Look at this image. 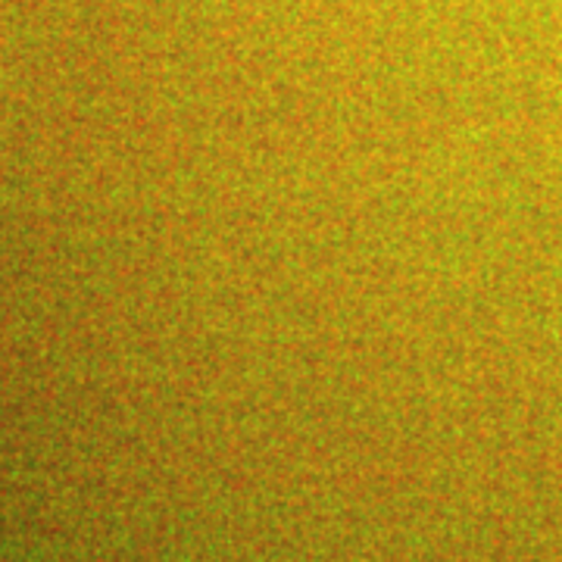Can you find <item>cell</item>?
I'll use <instances>...</instances> for the list:
<instances>
[]
</instances>
